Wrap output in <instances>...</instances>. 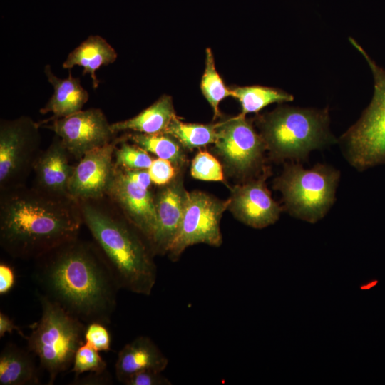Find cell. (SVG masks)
<instances>
[{
	"mask_svg": "<svg viewBox=\"0 0 385 385\" xmlns=\"http://www.w3.org/2000/svg\"><path fill=\"white\" fill-rule=\"evenodd\" d=\"M35 260L41 293L84 323L111 322L120 288L97 245L78 237Z\"/></svg>",
	"mask_w": 385,
	"mask_h": 385,
	"instance_id": "cell-1",
	"label": "cell"
},
{
	"mask_svg": "<svg viewBox=\"0 0 385 385\" xmlns=\"http://www.w3.org/2000/svg\"><path fill=\"white\" fill-rule=\"evenodd\" d=\"M79 202L26 185L0 192V245L14 258L29 260L78 237Z\"/></svg>",
	"mask_w": 385,
	"mask_h": 385,
	"instance_id": "cell-2",
	"label": "cell"
},
{
	"mask_svg": "<svg viewBox=\"0 0 385 385\" xmlns=\"http://www.w3.org/2000/svg\"><path fill=\"white\" fill-rule=\"evenodd\" d=\"M108 198V197H107ZM83 224L108 263L120 289L149 296L157 279L150 244L106 196L78 200Z\"/></svg>",
	"mask_w": 385,
	"mask_h": 385,
	"instance_id": "cell-3",
	"label": "cell"
},
{
	"mask_svg": "<svg viewBox=\"0 0 385 385\" xmlns=\"http://www.w3.org/2000/svg\"><path fill=\"white\" fill-rule=\"evenodd\" d=\"M257 124L266 148L277 160H305L312 150L334 141L327 109L279 106L260 116Z\"/></svg>",
	"mask_w": 385,
	"mask_h": 385,
	"instance_id": "cell-4",
	"label": "cell"
},
{
	"mask_svg": "<svg viewBox=\"0 0 385 385\" xmlns=\"http://www.w3.org/2000/svg\"><path fill=\"white\" fill-rule=\"evenodd\" d=\"M41 315L26 336L27 349L37 356L48 376V384L73 365L78 349L85 342L86 327L61 305L38 292Z\"/></svg>",
	"mask_w": 385,
	"mask_h": 385,
	"instance_id": "cell-5",
	"label": "cell"
},
{
	"mask_svg": "<svg viewBox=\"0 0 385 385\" xmlns=\"http://www.w3.org/2000/svg\"><path fill=\"white\" fill-rule=\"evenodd\" d=\"M339 177L338 170L326 165L305 169L292 162L287 164L282 175L275 179L274 188L281 192L290 215L315 223L333 205Z\"/></svg>",
	"mask_w": 385,
	"mask_h": 385,
	"instance_id": "cell-6",
	"label": "cell"
},
{
	"mask_svg": "<svg viewBox=\"0 0 385 385\" xmlns=\"http://www.w3.org/2000/svg\"><path fill=\"white\" fill-rule=\"evenodd\" d=\"M349 41L366 58L374 77V95L361 118L342 137L348 161L358 170L385 163V71L353 38Z\"/></svg>",
	"mask_w": 385,
	"mask_h": 385,
	"instance_id": "cell-7",
	"label": "cell"
},
{
	"mask_svg": "<svg viewBox=\"0 0 385 385\" xmlns=\"http://www.w3.org/2000/svg\"><path fill=\"white\" fill-rule=\"evenodd\" d=\"M41 125L22 115L0 122V192L26 185L41 153Z\"/></svg>",
	"mask_w": 385,
	"mask_h": 385,
	"instance_id": "cell-8",
	"label": "cell"
},
{
	"mask_svg": "<svg viewBox=\"0 0 385 385\" xmlns=\"http://www.w3.org/2000/svg\"><path fill=\"white\" fill-rule=\"evenodd\" d=\"M230 200H220L201 192H188L178 231L168 251L169 259L178 260L186 248L196 244L220 247L222 243L220 220Z\"/></svg>",
	"mask_w": 385,
	"mask_h": 385,
	"instance_id": "cell-9",
	"label": "cell"
},
{
	"mask_svg": "<svg viewBox=\"0 0 385 385\" xmlns=\"http://www.w3.org/2000/svg\"><path fill=\"white\" fill-rule=\"evenodd\" d=\"M216 131L215 150L230 172L245 176L260 167L266 145L245 117L217 123Z\"/></svg>",
	"mask_w": 385,
	"mask_h": 385,
	"instance_id": "cell-10",
	"label": "cell"
},
{
	"mask_svg": "<svg viewBox=\"0 0 385 385\" xmlns=\"http://www.w3.org/2000/svg\"><path fill=\"white\" fill-rule=\"evenodd\" d=\"M43 126L58 135L76 161L86 153L102 147L116 136L100 108L81 110L71 115L55 119Z\"/></svg>",
	"mask_w": 385,
	"mask_h": 385,
	"instance_id": "cell-11",
	"label": "cell"
},
{
	"mask_svg": "<svg viewBox=\"0 0 385 385\" xmlns=\"http://www.w3.org/2000/svg\"><path fill=\"white\" fill-rule=\"evenodd\" d=\"M106 197L151 243L157 226L155 196L150 188L130 179L123 168H115Z\"/></svg>",
	"mask_w": 385,
	"mask_h": 385,
	"instance_id": "cell-12",
	"label": "cell"
},
{
	"mask_svg": "<svg viewBox=\"0 0 385 385\" xmlns=\"http://www.w3.org/2000/svg\"><path fill=\"white\" fill-rule=\"evenodd\" d=\"M123 138L86 153L75 165L69 183V194L77 200H96L106 196L114 172V152Z\"/></svg>",
	"mask_w": 385,
	"mask_h": 385,
	"instance_id": "cell-13",
	"label": "cell"
},
{
	"mask_svg": "<svg viewBox=\"0 0 385 385\" xmlns=\"http://www.w3.org/2000/svg\"><path fill=\"white\" fill-rule=\"evenodd\" d=\"M267 176L265 170L257 178L235 186L229 199L228 209L234 216L254 228L261 229L274 224L282 211L266 186Z\"/></svg>",
	"mask_w": 385,
	"mask_h": 385,
	"instance_id": "cell-14",
	"label": "cell"
},
{
	"mask_svg": "<svg viewBox=\"0 0 385 385\" xmlns=\"http://www.w3.org/2000/svg\"><path fill=\"white\" fill-rule=\"evenodd\" d=\"M72 159L61 138L54 134L51 143L41 151L35 163L32 187L50 195L71 197L69 183L75 167Z\"/></svg>",
	"mask_w": 385,
	"mask_h": 385,
	"instance_id": "cell-15",
	"label": "cell"
},
{
	"mask_svg": "<svg viewBox=\"0 0 385 385\" xmlns=\"http://www.w3.org/2000/svg\"><path fill=\"white\" fill-rule=\"evenodd\" d=\"M186 195L182 180L173 179L155 195L157 226L150 243L154 255L168 253L183 218Z\"/></svg>",
	"mask_w": 385,
	"mask_h": 385,
	"instance_id": "cell-16",
	"label": "cell"
},
{
	"mask_svg": "<svg viewBox=\"0 0 385 385\" xmlns=\"http://www.w3.org/2000/svg\"><path fill=\"white\" fill-rule=\"evenodd\" d=\"M168 362V359L150 337L138 336L118 352L115 364V376L123 384L128 376L138 371L163 372Z\"/></svg>",
	"mask_w": 385,
	"mask_h": 385,
	"instance_id": "cell-17",
	"label": "cell"
},
{
	"mask_svg": "<svg viewBox=\"0 0 385 385\" xmlns=\"http://www.w3.org/2000/svg\"><path fill=\"white\" fill-rule=\"evenodd\" d=\"M43 71L53 86V93L39 112L41 114L52 113L53 115L38 123L41 126L81 111L89 98L88 91L81 85L80 78L73 77L70 71L66 78L56 76L48 64L45 66Z\"/></svg>",
	"mask_w": 385,
	"mask_h": 385,
	"instance_id": "cell-18",
	"label": "cell"
},
{
	"mask_svg": "<svg viewBox=\"0 0 385 385\" xmlns=\"http://www.w3.org/2000/svg\"><path fill=\"white\" fill-rule=\"evenodd\" d=\"M117 57L116 51L105 38L98 35H91L69 53L62 67L69 70L75 66L83 67L82 75L89 74L92 86L96 89L99 81L96 71L102 66L113 63Z\"/></svg>",
	"mask_w": 385,
	"mask_h": 385,
	"instance_id": "cell-19",
	"label": "cell"
},
{
	"mask_svg": "<svg viewBox=\"0 0 385 385\" xmlns=\"http://www.w3.org/2000/svg\"><path fill=\"white\" fill-rule=\"evenodd\" d=\"M34 354L14 343H7L0 353L1 385L40 384Z\"/></svg>",
	"mask_w": 385,
	"mask_h": 385,
	"instance_id": "cell-20",
	"label": "cell"
},
{
	"mask_svg": "<svg viewBox=\"0 0 385 385\" xmlns=\"http://www.w3.org/2000/svg\"><path fill=\"white\" fill-rule=\"evenodd\" d=\"M175 117L171 97L163 95L135 116L111 123V128L116 134L125 131L143 134L162 133Z\"/></svg>",
	"mask_w": 385,
	"mask_h": 385,
	"instance_id": "cell-21",
	"label": "cell"
},
{
	"mask_svg": "<svg viewBox=\"0 0 385 385\" xmlns=\"http://www.w3.org/2000/svg\"><path fill=\"white\" fill-rule=\"evenodd\" d=\"M127 139L158 158L171 162L176 167H181L185 156L181 144L172 135L162 133L143 134L126 133Z\"/></svg>",
	"mask_w": 385,
	"mask_h": 385,
	"instance_id": "cell-22",
	"label": "cell"
},
{
	"mask_svg": "<svg viewBox=\"0 0 385 385\" xmlns=\"http://www.w3.org/2000/svg\"><path fill=\"white\" fill-rule=\"evenodd\" d=\"M232 96L237 98L242 108L241 116L258 113L273 103L292 101V95L280 89L262 86H236L231 89Z\"/></svg>",
	"mask_w": 385,
	"mask_h": 385,
	"instance_id": "cell-23",
	"label": "cell"
},
{
	"mask_svg": "<svg viewBox=\"0 0 385 385\" xmlns=\"http://www.w3.org/2000/svg\"><path fill=\"white\" fill-rule=\"evenodd\" d=\"M217 124L187 123L174 118L164 132L174 137L187 149H194L214 143Z\"/></svg>",
	"mask_w": 385,
	"mask_h": 385,
	"instance_id": "cell-24",
	"label": "cell"
},
{
	"mask_svg": "<svg viewBox=\"0 0 385 385\" xmlns=\"http://www.w3.org/2000/svg\"><path fill=\"white\" fill-rule=\"evenodd\" d=\"M205 54V68L202 77L200 88L213 110L214 119H215L220 115L219 103L224 98L232 96V91L225 86L218 74L211 49L207 48Z\"/></svg>",
	"mask_w": 385,
	"mask_h": 385,
	"instance_id": "cell-25",
	"label": "cell"
},
{
	"mask_svg": "<svg viewBox=\"0 0 385 385\" xmlns=\"http://www.w3.org/2000/svg\"><path fill=\"white\" fill-rule=\"evenodd\" d=\"M126 134L117 145L114 152V167L126 170H148L153 159L148 152L135 144L127 142Z\"/></svg>",
	"mask_w": 385,
	"mask_h": 385,
	"instance_id": "cell-26",
	"label": "cell"
},
{
	"mask_svg": "<svg viewBox=\"0 0 385 385\" xmlns=\"http://www.w3.org/2000/svg\"><path fill=\"white\" fill-rule=\"evenodd\" d=\"M71 371L75 379L86 372L103 373L106 371L107 364L99 354L98 351L84 342L76 352Z\"/></svg>",
	"mask_w": 385,
	"mask_h": 385,
	"instance_id": "cell-27",
	"label": "cell"
},
{
	"mask_svg": "<svg viewBox=\"0 0 385 385\" xmlns=\"http://www.w3.org/2000/svg\"><path fill=\"white\" fill-rule=\"evenodd\" d=\"M190 173L194 178L201 180H224L221 164L212 155L206 151H200L194 157Z\"/></svg>",
	"mask_w": 385,
	"mask_h": 385,
	"instance_id": "cell-28",
	"label": "cell"
},
{
	"mask_svg": "<svg viewBox=\"0 0 385 385\" xmlns=\"http://www.w3.org/2000/svg\"><path fill=\"white\" fill-rule=\"evenodd\" d=\"M85 342L98 351L111 350L110 333L105 324L100 322H94L88 324L85 332Z\"/></svg>",
	"mask_w": 385,
	"mask_h": 385,
	"instance_id": "cell-29",
	"label": "cell"
},
{
	"mask_svg": "<svg viewBox=\"0 0 385 385\" xmlns=\"http://www.w3.org/2000/svg\"><path fill=\"white\" fill-rule=\"evenodd\" d=\"M174 165L169 160L157 158L148 169L153 183L165 185L170 183L175 175Z\"/></svg>",
	"mask_w": 385,
	"mask_h": 385,
	"instance_id": "cell-30",
	"label": "cell"
},
{
	"mask_svg": "<svg viewBox=\"0 0 385 385\" xmlns=\"http://www.w3.org/2000/svg\"><path fill=\"white\" fill-rule=\"evenodd\" d=\"M125 385H171V381L161 371L144 370L128 376L123 383Z\"/></svg>",
	"mask_w": 385,
	"mask_h": 385,
	"instance_id": "cell-31",
	"label": "cell"
},
{
	"mask_svg": "<svg viewBox=\"0 0 385 385\" xmlns=\"http://www.w3.org/2000/svg\"><path fill=\"white\" fill-rule=\"evenodd\" d=\"M16 277L14 269L8 264L0 263V294H7L15 284Z\"/></svg>",
	"mask_w": 385,
	"mask_h": 385,
	"instance_id": "cell-32",
	"label": "cell"
},
{
	"mask_svg": "<svg viewBox=\"0 0 385 385\" xmlns=\"http://www.w3.org/2000/svg\"><path fill=\"white\" fill-rule=\"evenodd\" d=\"M16 332L24 339L26 336L24 335L22 330L15 324L13 319L4 312H0V337H3L6 333L11 334Z\"/></svg>",
	"mask_w": 385,
	"mask_h": 385,
	"instance_id": "cell-33",
	"label": "cell"
},
{
	"mask_svg": "<svg viewBox=\"0 0 385 385\" xmlns=\"http://www.w3.org/2000/svg\"><path fill=\"white\" fill-rule=\"evenodd\" d=\"M111 378L107 374L106 371L105 372L98 374V373H91L89 376H87L83 379L82 378L75 379L73 384H111Z\"/></svg>",
	"mask_w": 385,
	"mask_h": 385,
	"instance_id": "cell-34",
	"label": "cell"
}]
</instances>
